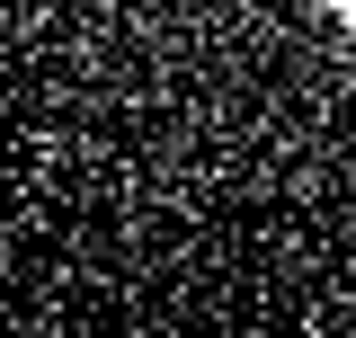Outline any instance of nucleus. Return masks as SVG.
I'll return each mask as SVG.
<instances>
[{
  "instance_id": "f257e3e1",
  "label": "nucleus",
  "mask_w": 356,
  "mask_h": 338,
  "mask_svg": "<svg viewBox=\"0 0 356 338\" xmlns=\"http://www.w3.org/2000/svg\"><path fill=\"white\" fill-rule=\"evenodd\" d=\"M321 18H330V27H339V36L356 45V0H321Z\"/></svg>"
}]
</instances>
